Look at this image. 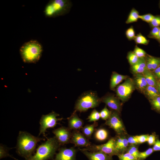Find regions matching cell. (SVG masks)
Returning a JSON list of instances; mask_svg holds the SVG:
<instances>
[{"label": "cell", "mask_w": 160, "mask_h": 160, "mask_svg": "<svg viewBox=\"0 0 160 160\" xmlns=\"http://www.w3.org/2000/svg\"><path fill=\"white\" fill-rule=\"evenodd\" d=\"M157 40L160 42V28L159 32L158 38Z\"/></svg>", "instance_id": "obj_45"}, {"label": "cell", "mask_w": 160, "mask_h": 160, "mask_svg": "<svg viewBox=\"0 0 160 160\" xmlns=\"http://www.w3.org/2000/svg\"><path fill=\"white\" fill-rule=\"evenodd\" d=\"M128 77L127 76L121 75L115 72H113L110 80L111 89H113L116 86L123 80H126L128 78Z\"/></svg>", "instance_id": "obj_19"}, {"label": "cell", "mask_w": 160, "mask_h": 160, "mask_svg": "<svg viewBox=\"0 0 160 160\" xmlns=\"http://www.w3.org/2000/svg\"><path fill=\"white\" fill-rule=\"evenodd\" d=\"M70 143L73 144L76 146L85 148H88L92 145L87 137L77 130H74L72 133Z\"/></svg>", "instance_id": "obj_11"}, {"label": "cell", "mask_w": 160, "mask_h": 160, "mask_svg": "<svg viewBox=\"0 0 160 160\" xmlns=\"http://www.w3.org/2000/svg\"><path fill=\"white\" fill-rule=\"evenodd\" d=\"M80 151L89 160H113L112 157L100 151H90L84 148Z\"/></svg>", "instance_id": "obj_14"}, {"label": "cell", "mask_w": 160, "mask_h": 160, "mask_svg": "<svg viewBox=\"0 0 160 160\" xmlns=\"http://www.w3.org/2000/svg\"><path fill=\"white\" fill-rule=\"evenodd\" d=\"M101 102L100 98L96 92L91 90L86 91L77 99L74 109L76 111L84 112L89 109L97 107Z\"/></svg>", "instance_id": "obj_5"}, {"label": "cell", "mask_w": 160, "mask_h": 160, "mask_svg": "<svg viewBox=\"0 0 160 160\" xmlns=\"http://www.w3.org/2000/svg\"><path fill=\"white\" fill-rule=\"evenodd\" d=\"M125 34L127 39L131 40L134 39L136 35L133 26H132L128 28L126 31Z\"/></svg>", "instance_id": "obj_35"}, {"label": "cell", "mask_w": 160, "mask_h": 160, "mask_svg": "<svg viewBox=\"0 0 160 160\" xmlns=\"http://www.w3.org/2000/svg\"><path fill=\"white\" fill-rule=\"evenodd\" d=\"M142 74L148 85L156 87L157 80L151 71L148 70Z\"/></svg>", "instance_id": "obj_20"}, {"label": "cell", "mask_w": 160, "mask_h": 160, "mask_svg": "<svg viewBox=\"0 0 160 160\" xmlns=\"http://www.w3.org/2000/svg\"><path fill=\"white\" fill-rule=\"evenodd\" d=\"M156 87L159 94L160 95V82L158 81Z\"/></svg>", "instance_id": "obj_44"}, {"label": "cell", "mask_w": 160, "mask_h": 160, "mask_svg": "<svg viewBox=\"0 0 160 160\" xmlns=\"http://www.w3.org/2000/svg\"><path fill=\"white\" fill-rule=\"evenodd\" d=\"M134 80L135 86L140 91L144 92L148 85L142 74H135Z\"/></svg>", "instance_id": "obj_17"}, {"label": "cell", "mask_w": 160, "mask_h": 160, "mask_svg": "<svg viewBox=\"0 0 160 160\" xmlns=\"http://www.w3.org/2000/svg\"><path fill=\"white\" fill-rule=\"evenodd\" d=\"M127 58L130 64L132 66L136 64L140 58L133 51H130L127 54Z\"/></svg>", "instance_id": "obj_25"}, {"label": "cell", "mask_w": 160, "mask_h": 160, "mask_svg": "<svg viewBox=\"0 0 160 160\" xmlns=\"http://www.w3.org/2000/svg\"><path fill=\"white\" fill-rule=\"evenodd\" d=\"M149 135H136L139 143H143L147 142Z\"/></svg>", "instance_id": "obj_39"}, {"label": "cell", "mask_w": 160, "mask_h": 160, "mask_svg": "<svg viewBox=\"0 0 160 160\" xmlns=\"http://www.w3.org/2000/svg\"><path fill=\"white\" fill-rule=\"evenodd\" d=\"M151 71L155 76L157 80L158 79L157 81L160 79V65L156 69Z\"/></svg>", "instance_id": "obj_42"}, {"label": "cell", "mask_w": 160, "mask_h": 160, "mask_svg": "<svg viewBox=\"0 0 160 160\" xmlns=\"http://www.w3.org/2000/svg\"><path fill=\"white\" fill-rule=\"evenodd\" d=\"M159 7L160 8V1H159Z\"/></svg>", "instance_id": "obj_47"}, {"label": "cell", "mask_w": 160, "mask_h": 160, "mask_svg": "<svg viewBox=\"0 0 160 160\" xmlns=\"http://www.w3.org/2000/svg\"><path fill=\"white\" fill-rule=\"evenodd\" d=\"M160 28V27L153 28L148 35V37L157 40L159 36Z\"/></svg>", "instance_id": "obj_34"}, {"label": "cell", "mask_w": 160, "mask_h": 160, "mask_svg": "<svg viewBox=\"0 0 160 160\" xmlns=\"http://www.w3.org/2000/svg\"><path fill=\"white\" fill-rule=\"evenodd\" d=\"M119 160H139L133 156L126 153H121L117 156Z\"/></svg>", "instance_id": "obj_33"}, {"label": "cell", "mask_w": 160, "mask_h": 160, "mask_svg": "<svg viewBox=\"0 0 160 160\" xmlns=\"http://www.w3.org/2000/svg\"><path fill=\"white\" fill-rule=\"evenodd\" d=\"M67 119L68 128L70 129L77 130L83 127V121L78 116L75 110Z\"/></svg>", "instance_id": "obj_15"}, {"label": "cell", "mask_w": 160, "mask_h": 160, "mask_svg": "<svg viewBox=\"0 0 160 160\" xmlns=\"http://www.w3.org/2000/svg\"><path fill=\"white\" fill-rule=\"evenodd\" d=\"M100 118V112L96 109L93 110L88 116L87 119L90 122H96Z\"/></svg>", "instance_id": "obj_28"}, {"label": "cell", "mask_w": 160, "mask_h": 160, "mask_svg": "<svg viewBox=\"0 0 160 160\" xmlns=\"http://www.w3.org/2000/svg\"><path fill=\"white\" fill-rule=\"evenodd\" d=\"M44 139L25 131H20L17 137V150L20 155L28 156L36 149L37 143Z\"/></svg>", "instance_id": "obj_2"}, {"label": "cell", "mask_w": 160, "mask_h": 160, "mask_svg": "<svg viewBox=\"0 0 160 160\" xmlns=\"http://www.w3.org/2000/svg\"><path fill=\"white\" fill-rule=\"evenodd\" d=\"M133 52L139 58L145 57L146 56V53L142 49L135 46Z\"/></svg>", "instance_id": "obj_36"}, {"label": "cell", "mask_w": 160, "mask_h": 160, "mask_svg": "<svg viewBox=\"0 0 160 160\" xmlns=\"http://www.w3.org/2000/svg\"><path fill=\"white\" fill-rule=\"evenodd\" d=\"M60 145H63L70 143L72 133L68 128L62 127L52 131Z\"/></svg>", "instance_id": "obj_10"}, {"label": "cell", "mask_w": 160, "mask_h": 160, "mask_svg": "<svg viewBox=\"0 0 160 160\" xmlns=\"http://www.w3.org/2000/svg\"><path fill=\"white\" fill-rule=\"evenodd\" d=\"M134 80L128 78L125 81L119 85L116 89L117 95L122 101H126L129 98L135 89Z\"/></svg>", "instance_id": "obj_8"}, {"label": "cell", "mask_w": 160, "mask_h": 160, "mask_svg": "<svg viewBox=\"0 0 160 160\" xmlns=\"http://www.w3.org/2000/svg\"><path fill=\"white\" fill-rule=\"evenodd\" d=\"M158 81L160 82V79L157 81Z\"/></svg>", "instance_id": "obj_46"}, {"label": "cell", "mask_w": 160, "mask_h": 160, "mask_svg": "<svg viewBox=\"0 0 160 160\" xmlns=\"http://www.w3.org/2000/svg\"><path fill=\"white\" fill-rule=\"evenodd\" d=\"M154 152L152 148H149L146 151L140 152L138 159L139 160H144Z\"/></svg>", "instance_id": "obj_31"}, {"label": "cell", "mask_w": 160, "mask_h": 160, "mask_svg": "<svg viewBox=\"0 0 160 160\" xmlns=\"http://www.w3.org/2000/svg\"><path fill=\"white\" fill-rule=\"evenodd\" d=\"M152 108L156 111L160 113V96L149 100Z\"/></svg>", "instance_id": "obj_27"}, {"label": "cell", "mask_w": 160, "mask_h": 160, "mask_svg": "<svg viewBox=\"0 0 160 160\" xmlns=\"http://www.w3.org/2000/svg\"><path fill=\"white\" fill-rule=\"evenodd\" d=\"M131 68L135 74H142L148 70L147 67L145 57L140 58L136 64L131 66Z\"/></svg>", "instance_id": "obj_16"}, {"label": "cell", "mask_w": 160, "mask_h": 160, "mask_svg": "<svg viewBox=\"0 0 160 160\" xmlns=\"http://www.w3.org/2000/svg\"><path fill=\"white\" fill-rule=\"evenodd\" d=\"M111 112L112 111H109L106 106H105L100 112V118L103 120L106 121L110 117Z\"/></svg>", "instance_id": "obj_32"}, {"label": "cell", "mask_w": 160, "mask_h": 160, "mask_svg": "<svg viewBox=\"0 0 160 160\" xmlns=\"http://www.w3.org/2000/svg\"><path fill=\"white\" fill-rule=\"evenodd\" d=\"M144 92L149 100L160 96L156 87L148 85Z\"/></svg>", "instance_id": "obj_21"}, {"label": "cell", "mask_w": 160, "mask_h": 160, "mask_svg": "<svg viewBox=\"0 0 160 160\" xmlns=\"http://www.w3.org/2000/svg\"><path fill=\"white\" fill-rule=\"evenodd\" d=\"M101 102L105 103L107 105L114 111L120 112L121 104L119 99L114 95L108 94L100 98Z\"/></svg>", "instance_id": "obj_12"}, {"label": "cell", "mask_w": 160, "mask_h": 160, "mask_svg": "<svg viewBox=\"0 0 160 160\" xmlns=\"http://www.w3.org/2000/svg\"><path fill=\"white\" fill-rule=\"evenodd\" d=\"M140 152L138 148L135 145H131L127 149V153L133 156L138 159V155Z\"/></svg>", "instance_id": "obj_30"}, {"label": "cell", "mask_w": 160, "mask_h": 160, "mask_svg": "<svg viewBox=\"0 0 160 160\" xmlns=\"http://www.w3.org/2000/svg\"><path fill=\"white\" fill-rule=\"evenodd\" d=\"M154 17V16L150 14L140 15L139 19L147 23H150L153 20Z\"/></svg>", "instance_id": "obj_37"}, {"label": "cell", "mask_w": 160, "mask_h": 160, "mask_svg": "<svg viewBox=\"0 0 160 160\" xmlns=\"http://www.w3.org/2000/svg\"><path fill=\"white\" fill-rule=\"evenodd\" d=\"M94 122L92 124L87 125L82 128L83 134L88 138H91L95 127L97 125V122Z\"/></svg>", "instance_id": "obj_22"}, {"label": "cell", "mask_w": 160, "mask_h": 160, "mask_svg": "<svg viewBox=\"0 0 160 160\" xmlns=\"http://www.w3.org/2000/svg\"><path fill=\"white\" fill-rule=\"evenodd\" d=\"M145 58L147 67L149 71H152L160 65V58L146 55Z\"/></svg>", "instance_id": "obj_18"}, {"label": "cell", "mask_w": 160, "mask_h": 160, "mask_svg": "<svg viewBox=\"0 0 160 160\" xmlns=\"http://www.w3.org/2000/svg\"><path fill=\"white\" fill-rule=\"evenodd\" d=\"M76 150L73 148L60 149L56 156L55 160H76Z\"/></svg>", "instance_id": "obj_13"}, {"label": "cell", "mask_w": 160, "mask_h": 160, "mask_svg": "<svg viewBox=\"0 0 160 160\" xmlns=\"http://www.w3.org/2000/svg\"><path fill=\"white\" fill-rule=\"evenodd\" d=\"M60 145L55 136L49 138L38 147L36 153L28 160H46L49 159L53 156Z\"/></svg>", "instance_id": "obj_4"}, {"label": "cell", "mask_w": 160, "mask_h": 160, "mask_svg": "<svg viewBox=\"0 0 160 160\" xmlns=\"http://www.w3.org/2000/svg\"><path fill=\"white\" fill-rule=\"evenodd\" d=\"M90 151H100L111 156H118L120 153L116 149L115 146V138H110L104 144L100 145H91L90 147L84 148Z\"/></svg>", "instance_id": "obj_6"}, {"label": "cell", "mask_w": 160, "mask_h": 160, "mask_svg": "<svg viewBox=\"0 0 160 160\" xmlns=\"http://www.w3.org/2000/svg\"><path fill=\"white\" fill-rule=\"evenodd\" d=\"M59 115L54 111L47 114L42 115L39 121L40 127L39 135L42 134L45 136V133L47 129L55 127L57 122L62 119L57 118Z\"/></svg>", "instance_id": "obj_7"}, {"label": "cell", "mask_w": 160, "mask_h": 160, "mask_svg": "<svg viewBox=\"0 0 160 160\" xmlns=\"http://www.w3.org/2000/svg\"><path fill=\"white\" fill-rule=\"evenodd\" d=\"M134 40L136 43L138 44L147 45L149 42V41L140 33L136 36Z\"/></svg>", "instance_id": "obj_26"}, {"label": "cell", "mask_w": 160, "mask_h": 160, "mask_svg": "<svg viewBox=\"0 0 160 160\" xmlns=\"http://www.w3.org/2000/svg\"><path fill=\"white\" fill-rule=\"evenodd\" d=\"M72 5L69 0H51L45 7L44 14L46 17L49 18L63 16L69 12Z\"/></svg>", "instance_id": "obj_3"}, {"label": "cell", "mask_w": 160, "mask_h": 160, "mask_svg": "<svg viewBox=\"0 0 160 160\" xmlns=\"http://www.w3.org/2000/svg\"><path fill=\"white\" fill-rule=\"evenodd\" d=\"M149 24L152 28L160 27V15L154 16L153 20Z\"/></svg>", "instance_id": "obj_38"}, {"label": "cell", "mask_w": 160, "mask_h": 160, "mask_svg": "<svg viewBox=\"0 0 160 160\" xmlns=\"http://www.w3.org/2000/svg\"><path fill=\"white\" fill-rule=\"evenodd\" d=\"M129 144L135 145L139 143L136 136L129 137L127 139Z\"/></svg>", "instance_id": "obj_41"}, {"label": "cell", "mask_w": 160, "mask_h": 160, "mask_svg": "<svg viewBox=\"0 0 160 160\" xmlns=\"http://www.w3.org/2000/svg\"><path fill=\"white\" fill-rule=\"evenodd\" d=\"M129 144L127 139L123 137L122 142L117 149L120 153H123V152L127 150Z\"/></svg>", "instance_id": "obj_29"}, {"label": "cell", "mask_w": 160, "mask_h": 160, "mask_svg": "<svg viewBox=\"0 0 160 160\" xmlns=\"http://www.w3.org/2000/svg\"><path fill=\"white\" fill-rule=\"evenodd\" d=\"M43 47L38 41L31 40L23 44L20 49V53L23 61L27 63H35L40 59Z\"/></svg>", "instance_id": "obj_1"}, {"label": "cell", "mask_w": 160, "mask_h": 160, "mask_svg": "<svg viewBox=\"0 0 160 160\" xmlns=\"http://www.w3.org/2000/svg\"><path fill=\"white\" fill-rule=\"evenodd\" d=\"M108 132L104 128H99L95 132V137L97 140L99 141H102L105 140L108 138Z\"/></svg>", "instance_id": "obj_23"}, {"label": "cell", "mask_w": 160, "mask_h": 160, "mask_svg": "<svg viewBox=\"0 0 160 160\" xmlns=\"http://www.w3.org/2000/svg\"><path fill=\"white\" fill-rule=\"evenodd\" d=\"M157 139L156 135L154 134L149 135L147 141L148 145H153Z\"/></svg>", "instance_id": "obj_40"}, {"label": "cell", "mask_w": 160, "mask_h": 160, "mask_svg": "<svg viewBox=\"0 0 160 160\" xmlns=\"http://www.w3.org/2000/svg\"><path fill=\"white\" fill-rule=\"evenodd\" d=\"M139 15L138 11L135 8H132L126 21V23L129 24L137 21L139 19Z\"/></svg>", "instance_id": "obj_24"}, {"label": "cell", "mask_w": 160, "mask_h": 160, "mask_svg": "<svg viewBox=\"0 0 160 160\" xmlns=\"http://www.w3.org/2000/svg\"><path fill=\"white\" fill-rule=\"evenodd\" d=\"M152 148L154 151H160V140L157 139Z\"/></svg>", "instance_id": "obj_43"}, {"label": "cell", "mask_w": 160, "mask_h": 160, "mask_svg": "<svg viewBox=\"0 0 160 160\" xmlns=\"http://www.w3.org/2000/svg\"><path fill=\"white\" fill-rule=\"evenodd\" d=\"M105 124L113 129L119 135L126 134L127 132L123 123L120 118L119 113L113 111L107 120Z\"/></svg>", "instance_id": "obj_9"}]
</instances>
